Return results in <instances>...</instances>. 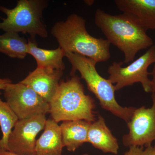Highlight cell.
<instances>
[{
    "label": "cell",
    "instance_id": "obj_1",
    "mask_svg": "<svg viewBox=\"0 0 155 155\" xmlns=\"http://www.w3.org/2000/svg\"><path fill=\"white\" fill-rule=\"evenodd\" d=\"M94 21L109 43L124 53L125 64L133 61L139 51L153 45L147 30L127 14L111 15L98 9Z\"/></svg>",
    "mask_w": 155,
    "mask_h": 155
},
{
    "label": "cell",
    "instance_id": "obj_2",
    "mask_svg": "<svg viewBox=\"0 0 155 155\" xmlns=\"http://www.w3.org/2000/svg\"><path fill=\"white\" fill-rule=\"evenodd\" d=\"M85 24L83 17L72 14L65 21L56 23L51 29V34L65 52L85 56L97 63L107 61L110 58V44L107 39L90 35Z\"/></svg>",
    "mask_w": 155,
    "mask_h": 155
},
{
    "label": "cell",
    "instance_id": "obj_3",
    "mask_svg": "<svg viewBox=\"0 0 155 155\" xmlns=\"http://www.w3.org/2000/svg\"><path fill=\"white\" fill-rule=\"evenodd\" d=\"M49 105L52 119L58 123L78 120L93 122L96 120L94 100L85 94L78 75L60 81Z\"/></svg>",
    "mask_w": 155,
    "mask_h": 155
},
{
    "label": "cell",
    "instance_id": "obj_4",
    "mask_svg": "<svg viewBox=\"0 0 155 155\" xmlns=\"http://www.w3.org/2000/svg\"><path fill=\"white\" fill-rule=\"evenodd\" d=\"M65 57L72 65L71 76L78 71L86 82L88 90L99 101L103 109L128 123L135 108L122 107L116 101L115 86L110 81L102 77L96 69V61L88 58L71 52H65Z\"/></svg>",
    "mask_w": 155,
    "mask_h": 155
},
{
    "label": "cell",
    "instance_id": "obj_5",
    "mask_svg": "<svg viewBox=\"0 0 155 155\" xmlns=\"http://www.w3.org/2000/svg\"><path fill=\"white\" fill-rule=\"evenodd\" d=\"M48 6V1L45 0H19L13 9L0 6V11L7 16L0 22V29L46 38L48 31L42 18L44 10Z\"/></svg>",
    "mask_w": 155,
    "mask_h": 155
},
{
    "label": "cell",
    "instance_id": "obj_6",
    "mask_svg": "<svg viewBox=\"0 0 155 155\" xmlns=\"http://www.w3.org/2000/svg\"><path fill=\"white\" fill-rule=\"evenodd\" d=\"M123 62H114L109 67L108 80L115 84L116 91L134 84H141L146 92H151V81L148 71L150 65L155 64V45H153L135 61L126 67H122Z\"/></svg>",
    "mask_w": 155,
    "mask_h": 155
},
{
    "label": "cell",
    "instance_id": "obj_7",
    "mask_svg": "<svg viewBox=\"0 0 155 155\" xmlns=\"http://www.w3.org/2000/svg\"><path fill=\"white\" fill-rule=\"evenodd\" d=\"M4 91L6 102L19 120L50 113L49 103L25 84L10 83Z\"/></svg>",
    "mask_w": 155,
    "mask_h": 155
},
{
    "label": "cell",
    "instance_id": "obj_8",
    "mask_svg": "<svg viewBox=\"0 0 155 155\" xmlns=\"http://www.w3.org/2000/svg\"><path fill=\"white\" fill-rule=\"evenodd\" d=\"M151 97L153 104L150 108H135L127 123L129 132L122 137L125 146L146 147L155 141V93H152Z\"/></svg>",
    "mask_w": 155,
    "mask_h": 155
},
{
    "label": "cell",
    "instance_id": "obj_9",
    "mask_svg": "<svg viewBox=\"0 0 155 155\" xmlns=\"http://www.w3.org/2000/svg\"><path fill=\"white\" fill-rule=\"evenodd\" d=\"M46 120L43 115L18 120L8 139V151L19 155H35L36 137Z\"/></svg>",
    "mask_w": 155,
    "mask_h": 155
},
{
    "label": "cell",
    "instance_id": "obj_10",
    "mask_svg": "<svg viewBox=\"0 0 155 155\" xmlns=\"http://www.w3.org/2000/svg\"><path fill=\"white\" fill-rule=\"evenodd\" d=\"M63 75V70L61 69L37 67L19 82L30 87L49 103L57 91Z\"/></svg>",
    "mask_w": 155,
    "mask_h": 155
},
{
    "label": "cell",
    "instance_id": "obj_11",
    "mask_svg": "<svg viewBox=\"0 0 155 155\" xmlns=\"http://www.w3.org/2000/svg\"><path fill=\"white\" fill-rule=\"evenodd\" d=\"M117 8L146 30H155V0H115Z\"/></svg>",
    "mask_w": 155,
    "mask_h": 155
},
{
    "label": "cell",
    "instance_id": "obj_12",
    "mask_svg": "<svg viewBox=\"0 0 155 155\" xmlns=\"http://www.w3.org/2000/svg\"><path fill=\"white\" fill-rule=\"evenodd\" d=\"M87 143L105 153L117 155L119 149L118 140L112 134L104 118L99 115L91 122L88 131Z\"/></svg>",
    "mask_w": 155,
    "mask_h": 155
},
{
    "label": "cell",
    "instance_id": "obj_13",
    "mask_svg": "<svg viewBox=\"0 0 155 155\" xmlns=\"http://www.w3.org/2000/svg\"><path fill=\"white\" fill-rule=\"evenodd\" d=\"M44 129L36 140L35 155H62L64 147L60 125L52 119H47Z\"/></svg>",
    "mask_w": 155,
    "mask_h": 155
},
{
    "label": "cell",
    "instance_id": "obj_14",
    "mask_svg": "<svg viewBox=\"0 0 155 155\" xmlns=\"http://www.w3.org/2000/svg\"><path fill=\"white\" fill-rule=\"evenodd\" d=\"M91 122L85 120L64 121L60 125L64 147L69 151L74 152L85 143Z\"/></svg>",
    "mask_w": 155,
    "mask_h": 155
},
{
    "label": "cell",
    "instance_id": "obj_15",
    "mask_svg": "<svg viewBox=\"0 0 155 155\" xmlns=\"http://www.w3.org/2000/svg\"><path fill=\"white\" fill-rule=\"evenodd\" d=\"M32 38L28 40V54L35 59L37 68H51L64 71L65 65L63 58L65 52L60 47L54 50L41 48L38 46L35 40Z\"/></svg>",
    "mask_w": 155,
    "mask_h": 155
},
{
    "label": "cell",
    "instance_id": "obj_16",
    "mask_svg": "<svg viewBox=\"0 0 155 155\" xmlns=\"http://www.w3.org/2000/svg\"><path fill=\"white\" fill-rule=\"evenodd\" d=\"M0 52L10 58L24 59L28 54V41L16 32L0 35Z\"/></svg>",
    "mask_w": 155,
    "mask_h": 155
},
{
    "label": "cell",
    "instance_id": "obj_17",
    "mask_svg": "<svg viewBox=\"0 0 155 155\" xmlns=\"http://www.w3.org/2000/svg\"><path fill=\"white\" fill-rule=\"evenodd\" d=\"M18 120L8 103L0 98V126L2 133L0 139V151H8V139Z\"/></svg>",
    "mask_w": 155,
    "mask_h": 155
},
{
    "label": "cell",
    "instance_id": "obj_18",
    "mask_svg": "<svg viewBox=\"0 0 155 155\" xmlns=\"http://www.w3.org/2000/svg\"><path fill=\"white\" fill-rule=\"evenodd\" d=\"M124 155H155V145L145 148L143 147H130Z\"/></svg>",
    "mask_w": 155,
    "mask_h": 155
},
{
    "label": "cell",
    "instance_id": "obj_19",
    "mask_svg": "<svg viewBox=\"0 0 155 155\" xmlns=\"http://www.w3.org/2000/svg\"><path fill=\"white\" fill-rule=\"evenodd\" d=\"M12 83V81L9 78H0V90L5 89L6 86Z\"/></svg>",
    "mask_w": 155,
    "mask_h": 155
},
{
    "label": "cell",
    "instance_id": "obj_20",
    "mask_svg": "<svg viewBox=\"0 0 155 155\" xmlns=\"http://www.w3.org/2000/svg\"><path fill=\"white\" fill-rule=\"evenodd\" d=\"M152 76L151 81V93H155V64L153 66L152 71L150 72V75Z\"/></svg>",
    "mask_w": 155,
    "mask_h": 155
},
{
    "label": "cell",
    "instance_id": "obj_21",
    "mask_svg": "<svg viewBox=\"0 0 155 155\" xmlns=\"http://www.w3.org/2000/svg\"><path fill=\"white\" fill-rule=\"evenodd\" d=\"M0 155H19L11 153L9 151H0ZM81 155H89L88 154H84Z\"/></svg>",
    "mask_w": 155,
    "mask_h": 155
}]
</instances>
